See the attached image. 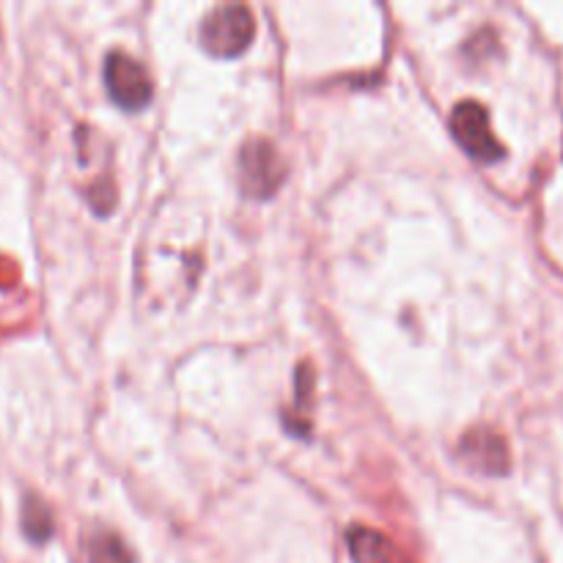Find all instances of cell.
<instances>
[{
  "instance_id": "8992f818",
  "label": "cell",
  "mask_w": 563,
  "mask_h": 563,
  "mask_svg": "<svg viewBox=\"0 0 563 563\" xmlns=\"http://www.w3.org/2000/svg\"><path fill=\"white\" fill-rule=\"evenodd\" d=\"M22 528L33 542H47L49 533H53V515H49L47 504L38 500L36 495H27L25 504H22Z\"/></svg>"
},
{
  "instance_id": "ba28073f",
  "label": "cell",
  "mask_w": 563,
  "mask_h": 563,
  "mask_svg": "<svg viewBox=\"0 0 563 563\" xmlns=\"http://www.w3.org/2000/svg\"><path fill=\"white\" fill-rule=\"evenodd\" d=\"M346 544H350L352 555L361 563H379L388 555V544L379 533L366 531V528H352L346 533Z\"/></svg>"
},
{
  "instance_id": "6da1fadb",
  "label": "cell",
  "mask_w": 563,
  "mask_h": 563,
  "mask_svg": "<svg viewBox=\"0 0 563 563\" xmlns=\"http://www.w3.org/2000/svg\"><path fill=\"white\" fill-rule=\"evenodd\" d=\"M253 36H256V20L242 3L214 5L198 27V42L214 58H236L251 47Z\"/></svg>"
},
{
  "instance_id": "3957f363",
  "label": "cell",
  "mask_w": 563,
  "mask_h": 563,
  "mask_svg": "<svg viewBox=\"0 0 563 563\" xmlns=\"http://www.w3.org/2000/svg\"><path fill=\"white\" fill-rule=\"evenodd\" d=\"M240 187L251 198H269L284 181V159L267 137H251L236 157Z\"/></svg>"
},
{
  "instance_id": "52a82bcc",
  "label": "cell",
  "mask_w": 563,
  "mask_h": 563,
  "mask_svg": "<svg viewBox=\"0 0 563 563\" xmlns=\"http://www.w3.org/2000/svg\"><path fill=\"white\" fill-rule=\"evenodd\" d=\"M88 563H135V559L115 533L99 531L88 542Z\"/></svg>"
},
{
  "instance_id": "7a4b0ae2",
  "label": "cell",
  "mask_w": 563,
  "mask_h": 563,
  "mask_svg": "<svg viewBox=\"0 0 563 563\" xmlns=\"http://www.w3.org/2000/svg\"><path fill=\"white\" fill-rule=\"evenodd\" d=\"M451 132H454V141L465 148V154L476 163L493 165L498 159H504L506 148L498 137L493 135V126H489V113L484 104L465 99L454 108L451 113Z\"/></svg>"
},
{
  "instance_id": "5b68a950",
  "label": "cell",
  "mask_w": 563,
  "mask_h": 563,
  "mask_svg": "<svg viewBox=\"0 0 563 563\" xmlns=\"http://www.w3.org/2000/svg\"><path fill=\"white\" fill-rule=\"evenodd\" d=\"M462 456L471 465H476V471L489 473V476H500V473L509 471V449H506L504 438L493 434L489 429L467 434L462 440Z\"/></svg>"
},
{
  "instance_id": "277c9868",
  "label": "cell",
  "mask_w": 563,
  "mask_h": 563,
  "mask_svg": "<svg viewBox=\"0 0 563 563\" xmlns=\"http://www.w3.org/2000/svg\"><path fill=\"white\" fill-rule=\"evenodd\" d=\"M104 88L110 99L126 113H141L152 102V80L132 55L113 49L104 58Z\"/></svg>"
}]
</instances>
